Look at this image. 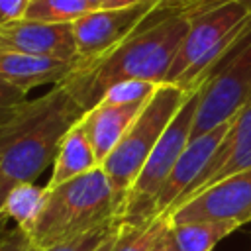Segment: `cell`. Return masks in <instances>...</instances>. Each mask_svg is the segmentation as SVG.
Masks as SVG:
<instances>
[{
  "mask_svg": "<svg viewBox=\"0 0 251 251\" xmlns=\"http://www.w3.org/2000/svg\"><path fill=\"white\" fill-rule=\"evenodd\" d=\"M143 0H104L100 8H127L133 4H139Z\"/></svg>",
  "mask_w": 251,
  "mask_h": 251,
  "instance_id": "cell-26",
  "label": "cell"
},
{
  "mask_svg": "<svg viewBox=\"0 0 251 251\" xmlns=\"http://www.w3.org/2000/svg\"><path fill=\"white\" fill-rule=\"evenodd\" d=\"M29 0H0V24L24 18Z\"/></svg>",
  "mask_w": 251,
  "mask_h": 251,
  "instance_id": "cell-24",
  "label": "cell"
},
{
  "mask_svg": "<svg viewBox=\"0 0 251 251\" xmlns=\"http://www.w3.org/2000/svg\"><path fill=\"white\" fill-rule=\"evenodd\" d=\"M76 65L78 61H61L0 49V78L24 92L41 84L57 86L65 82Z\"/></svg>",
  "mask_w": 251,
  "mask_h": 251,
  "instance_id": "cell-12",
  "label": "cell"
},
{
  "mask_svg": "<svg viewBox=\"0 0 251 251\" xmlns=\"http://www.w3.org/2000/svg\"><path fill=\"white\" fill-rule=\"evenodd\" d=\"M145 104H110L100 102L92 110H88L80 122L82 127L94 147V153L102 165V161L118 147L133 120L139 116Z\"/></svg>",
  "mask_w": 251,
  "mask_h": 251,
  "instance_id": "cell-13",
  "label": "cell"
},
{
  "mask_svg": "<svg viewBox=\"0 0 251 251\" xmlns=\"http://www.w3.org/2000/svg\"><path fill=\"white\" fill-rule=\"evenodd\" d=\"M151 251H178V247L175 245L173 235H171V226H169V229L161 235V239L151 247Z\"/></svg>",
  "mask_w": 251,
  "mask_h": 251,
  "instance_id": "cell-25",
  "label": "cell"
},
{
  "mask_svg": "<svg viewBox=\"0 0 251 251\" xmlns=\"http://www.w3.org/2000/svg\"><path fill=\"white\" fill-rule=\"evenodd\" d=\"M92 10L96 8L84 0H29L24 18L45 24H75Z\"/></svg>",
  "mask_w": 251,
  "mask_h": 251,
  "instance_id": "cell-19",
  "label": "cell"
},
{
  "mask_svg": "<svg viewBox=\"0 0 251 251\" xmlns=\"http://www.w3.org/2000/svg\"><path fill=\"white\" fill-rule=\"evenodd\" d=\"M8 222H10V220H8V216H6L4 212H0V237L8 231Z\"/></svg>",
  "mask_w": 251,
  "mask_h": 251,
  "instance_id": "cell-28",
  "label": "cell"
},
{
  "mask_svg": "<svg viewBox=\"0 0 251 251\" xmlns=\"http://www.w3.org/2000/svg\"><path fill=\"white\" fill-rule=\"evenodd\" d=\"M157 88H159V84L147 82V80H122V82L114 84L102 96L100 102H110V104H147Z\"/></svg>",
  "mask_w": 251,
  "mask_h": 251,
  "instance_id": "cell-20",
  "label": "cell"
},
{
  "mask_svg": "<svg viewBox=\"0 0 251 251\" xmlns=\"http://www.w3.org/2000/svg\"><path fill=\"white\" fill-rule=\"evenodd\" d=\"M249 25L251 10L237 2H220L200 10L190 22L167 82L188 92L198 90Z\"/></svg>",
  "mask_w": 251,
  "mask_h": 251,
  "instance_id": "cell-4",
  "label": "cell"
},
{
  "mask_svg": "<svg viewBox=\"0 0 251 251\" xmlns=\"http://www.w3.org/2000/svg\"><path fill=\"white\" fill-rule=\"evenodd\" d=\"M171 224L227 220L239 226L251 222V169L235 173L178 204L171 214Z\"/></svg>",
  "mask_w": 251,
  "mask_h": 251,
  "instance_id": "cell-9",
  "label": "cell"
},
{
  "mask_svg": "<svg viewBox=\"0 0 251 251\" xmlns=\"http://www.w3.org/2000/svg\"><path fill=\"white\" fill-rule=\"evenodd\" d=\"M169 226H171L169 214L157 216L147 224L122 222L112 251H151V247L161 239V235L169 229Z\"/></svg>",
  "mask_w": 251,
  "mask_h": 251,
  "instance_id": "cell-18",
  "label": "cell"
},
{
  "mask_svg": "<svg viewBox=\"0 0 251 251\" xmlns=\"http://www.w3.org/2000/svg\"><path fill=\"white\" fill-rule=\"evenodd\" d=\"M100 167V161L94 153V147L82 127V122L78 120L61 139L55 159H53V171L47 180V186H59L71 178H76L80 175H86Z\"/></svg>",
  "mask_w": 251,
  "mask_h": 251,
  "instance_id": "cell-14",
  "label": "cell"
},
{
  "mask_svg": "<svg viewBox=\"0 0 251 251\" xmlns=\"http://www.w3.org/2000/svg\"><path fill=\"white\" fill-rule=\"evenodd\" d=\"M161 2L163 0H143L127 8H98L78 18L73 24L78 63H90L110 53L127 39Z\"/></svg>",
  "mask_w": 251,
  "mask_h": 251,
  "instance_id": "cell-8",
  "label": "cell"
},
{
  "mask_svg": "<svg viewBox=\"0 0 251 251\" xmlns=\"http://www.w3.org/2000/svg\"><path fill=\"white\" fill-rule=\"evenodd\" d=\"M122 210L124 198L98 167L59 186H47L43 212L27 237L35 249H47L122 220Z\"/></svg>",
  "mask_w": 251,
  "mask_h": 251,
  "instance_id": "cell-3",
  "label": "cell"
},
{
  "mask_svg": "<svg viewBox=\"0 0 251 251\" xmlns=\"http://www.w3.org/2000/svg\"><path fill=\"white\" fill-rule=\"evenodd\" d=\"M214 4H220V2H237V4H243L247 10H251V0H212Z\"/></svg>",
  "mask_w": 251,
  "mask_h": 251,
  "instance_id": "cell-29",
  "label": "cell"
},
{
  "mask_svg": "<svg viewBox=\"0 0 251 251\" xmlns=\"http://www.w3.org/2000/svg\"><path fill=\"white\" fill-rule=\"evenodd\" d=\"M204 8L210 0H163L127 39L90 63H78L61 84L86 114L122 80L167 82L190 22Z\"/></svg>",
  "mask_w": 251,
  "mask_h": 251,
  "instance_id": "cell-1",
  "label": "cell"
},
{
  "mask_svg": "<svg viewBox=\"0 0 251 251\" xmlns=\"http://www.w3.org/2000/svg\"><path fill=\"white\" fill-rule=\"evenodd\" d=\"M241 227L227 220H204L171 224V235L178 251H212L224 237Z\"/></svg>",
  "mask_w": 251,
  "mask_h": 251,
  "instance_id": "cell-16",
  "label": "cell"
},
{
  "mask_svg": "<svg viewBox=\"0 0 251 251\" xmlns=\"http://www.w3.org/2000/svg\"><path fill=\"white\" fill-rule=\"evenodd\" d=\"M245 151H251V102H249L243 110H239V112L229 120V127H227V131H226L222 143L218 145L214 157L210 159V163L206 165V169L202 171V175L198 176V180L192 184V188L186 192V196H184L178 204H182L186 198H190L194 192H198V190L210 180V176L218 171V167H220L226 159H229V157H233V155H237V153H245ZM178 204H176V206H178ZM176 206H175V208H176ZM175 208H173V210H175ZM173 210H171V212H173ZM171 212H169V214H171Z\"/></svg>",
  "mask_w": 251,
  "mask_h": 251,
  "instance_id": "cell-15",
  "label": "cell"
},
{
  "mask_svg": "<svg viewBox=\"0 0 251 251\" xmlns=\"http://www.w3.org/2000/svg\"><path fill=\"white\" fill-rule=\"evenodd\" d=\"M200 90H192L188 98L184 100L178 114L173 118L165 133L161 135L159 143L147 157L143 169L139 171L137 178L129 186L124 210H122V222L124 224H147L157 218L155 206L157 198L176 165L178 157L186 149L190 137H192V124L198 110Z\"/></svg>",
  "mask_w": 251,
  "mask_h": 251,
  "instance_id": "cell-6",
  "label": "cell"
},
{
  "mask_svg": "<svg viewBox=\"0 0 251 251\" xmlns=\"http://www.w3.org/2000/svg\"><path fill=\"white\" fill-rule=\"evenodd\" d=\"M27 251H35V247H33V245H31V247H29V249H27Z\"/></svg>",
  "mask_w": 251,
  "mask_h": 251,
  "instance_id": "cell-31",
  "label": "cell"
},
{
  "mask_svg": "<svg viewBox=\"0 0 251 251\" xmlns=\"http://www.w3.org/2000/svg\"><path fill=\"white\" fill-rule=\"evenodd\" d=\"M25 96H27V92H24L0 78V126L4 122H8L18 112V108L27 100Z\"/></svg>",
  "mask_w": 251,
  "mask_h": 251,
  "instance_id": "cell-22",
  "label": "cell"
},
{
  "mask_svg": "<svg viewBox=\"0 0 251 251\" xmlns=\"http://www.w3.org/2000/svg\"><path fill=\"white\" fill-rule=\"evenodd\" d=\"M47 200V184L39 186L35 182H22L14 186L4 202L2 212L20 227L22 231H29L33 224L39 220L43 206Z\"/></svg>",
  "mask_w": 251,
  "mask_h": 251,
  "instance_id": "cell-17",
  "label": "cell"
},
{
  "mask_svg": "<svg viewBox=\"0 0 251 251\" xmlns=\"http://www.w3.org/2000/svg\"><path fill=\"white\" fill-rule=\"evenodd\" d=\"M31 247L29 237L25 231H22L20 227L8 229L2 237H0V251H27Z\"/></svg>",
  "mask_w": 251,
  "mask_h": 251,
  "instance_id": "cell-23",
  "label": "cell"
},
{
  "mask_svg": "<svg viewBox=\"0 0 251 251\" xmlns=\"http://www.w3.org/2000/svg\"><path fill=\"white\" fill-rule=\"evenodd\" d=\"M84 2H88L92 8H96V10H98V8L102 6V2H104V0H84Z\"/></svg>",
  "mask_w": 251,
  "mask_h": 251,
  "instance_id": "cell-30",
  "label": "cell"
},
{
  "mask_svg": "<svg viewBox=\"0 0 251 251\" xmlns=\"http://www.w3.org/2000/svg\"><path fill=\"white\" fill-rule=\"evenodd\" d=\"M120 226H122V224H120ZM120 226H118V229H120ZM118 229H116V231H114L106 241H102L94 251H112V245H114V239H116V235H118Z\"/></svg>",
  "mask_w": 251,
  "mask_h": 251,
  "instance_id": "cell-27",
  "label": "cell"
},
{
  "mask_svg": "<svg viewBox=\"0 0 251 251\" xmlns=\"http://www.w3.org/2000/svg\"><path fill=\"white\" fill-rule=\"evenodd\" d=\"M198 90L200 100L192 124V137L229 122L251 102V25Z\"/></svg>",
  "mask_w": 251,
  "mask_h": 251,
  "instance_id": "cell-7",
  "label": "cell"
},
{
  "mask_svg": "<svg viewBox=\"0 0 251 251\" xmlns=\"http://www.w3.org/2000/svg\"><path fill=\"white\" fill-rule=\"evenodd\" d=\"M227 127H229V122H226L198 137H192L188 141L186 149L178 157L176 165L173 167V171L157 198V206H155L157 216L169 214L186 196V192L192 188V184L198 180V176L202 175V171L206 169L210 159L214 157Z\"/></svg>",
  "mask_w": 251,
  "mask_h": 251,
  "instance_id": "cell-11",
  "label": "cell"
},
{
  "mask_svg": "<svg viewBox=\"0 0 251 251\" xmlns=\"http://www.w3.org/2000/svg\"><path fill=\"white\" fill-rule=\"evenodd\" d=\"M188 90L173 84L163 82L143 106L139 116L133 120L118 147L102 161V169L112 180L116 192L126 200V194L133 180L137 178L139 171L143 169L147 157L159 143L161 135L173 122V118L182 108L184 100L188 98Z\"/></svg>",
  "mask_w": 251,
  "mask_h": 251,
  "instance_id": "cell-5",
  "label": "cell"
},
{
  "mask_svg": "<svg viewBox=\"0 0 251 251\" xmlns=\"http://www.w3.org/2000/svg\"><path fill=\"white\" fill-rule=\"evenodd\" d=\"M122 224V220L114 222V224H108L104 227H98V229H92L84 235H78L71 241H65V243H59V245H51L47 249H35V251H94L102 241H106L116 229L118 226Z\"/></svg>",
  "mask_w": 251,
  "mask_h": 251,
  "instance_id": "cell-21",
  "label": "cell"
},
{
  "mask_svg": "<svg viewBox=\"0 0 251 251\" xmlns=\"http://www.w3.org/2000/svg\"><path fill=\"white\" fill-rule=\"evenodd\" d=\"M82 116L84 110L57 84L47 94L25 100L0 126V212L14 186L33 182L53 165L61 139Z\"/></svg>",
  "mask_w": 251,
  "mask_h": 251,
  "instance_id": "cell-2",
  "label": "cell"
},
{
  "mask_svg": "<svg viewBox=\"0 0 251 251\" xmlns=\"http://www.w3.org/2000/svg\"><path fill=\"white\" fill-rule=\"evenodd\" d=\"M0 49L25 55L78 61L73 24H45L27 18L0 24Z\"/></svg>",
  "mask_w": 251,
  "mask_h": 251,
  "instance_id": "cell-10",
  "label": "cell"
}]
</instances>
